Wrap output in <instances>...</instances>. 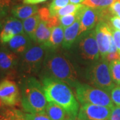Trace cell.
Listing matches in <instances>:
<instances>
[{
    "label": "cell",
    "mask_w": 120,
    "mask_h": 120,
    "mask_svg": "<svg viewBox=\"0 0 120 120\" xmlns=\"http://www.w3.org/2000/svg\"><path fill=\"white\" fill-rule=\"evenodd\" d=\"M40 79L47 101L54 102L63 107L69 117H77L79 106L69 86L47 75H41Z\"/></svg>",
    "instance_id": "obj_1"
},
{
    "label": "cell",
    "mask_w": 120,
    "mask_h": 120,
    "mask_svg": "<svg viewBox=\"0 0 120 120\" xmlns=\"http://www.w3.org/2000/svg\"><path fill=\"white\" fill-rule=\"evenodd\" d=\"M46 53L41 75L55 77L68 86L75 87L79 83L78 76L72 64L65 57L60 53Z\"/></svg>",
    "instance_id": "obj_2"
},
{
    "label": "cell",
    "mask_w": 120,
    "mask_h": 120,
    "mask_svg": "<svg viewBox=\"0 0 120 120\" xmlns=\"http://www.w3.org/2000/svg\"><path fill=\"white\" fill-rule=\"evenodd\" d=\"M21 104L29 113L45 112L47 100L41 82L34 76L23 77L20 82Z\"/></svg>",
    "instance_id": "obj_3"
},
{
    "label": "cell",
    "mask_w": 120,
    "mask_h": 120,
    "mask_svg": "<svg viewBox=\"0 0 120 120\" xmlns=\"http://www.w3.org/2000/svg\"><path fill=\"white\" fill-rule=\"evenodd\" d=\"M47 49L43 45H32L21 55L19 64V72L23 77L38 74L43 65Z\"/></svg>",
    "instance_id": "obj_4"
},
{
    "label": "cell",
    "mask_w": 120,
    "mask_h": 120,
    "mask_svg": "<svg viewBox=\"0 0 120 120\" xmlns=\"http://www.w3.org/2000/svg\"><path fill=\"white\" fill-rule=\"evenodd\" d=\"M75 88L76 98L82 105L94 104L112 108L114 106L109 93L104 90L80 83Z\"/></svg>",
    "instance_id": "obj_5"
},
{
    "label": "cell",
    "mask_w": 120,
    "mask_h": 120,
    "mask_svg": "<svg viewBox=\"0 0 120 120\" xmlns=\"http://www.w3.org/2000/svg\"><path fill=\"white\" fill-rule=\"evenodd\" d=\"M87 77L91 85L110 93L116 86L110 73L109 65L106 59L95 62L88 71Z\"/></svg>",
    "instance_id": "obj_6"
},
{
    "label": "cell",
    "mask_w": 120,
    "mask_h": 120,
    "mask_svg": "<svg viewBox=\"0 0 120 120\" xmlns=\"http://www.w3.org/2000/svg\"><path fill=\"white\" fill-rule=\"evenodd\" d=\"M19 57L8 47H0V69L7 79H13L19 72Z\"/></svg>",
    "instance_id": "obj_7"
},
{
    "label": "cell",
    "mask_w": 120,
    "mask_h": 120,
    "mask_svg": "<svg viewBox=\"0 0 120 120\" xmlns=\"http://www.w3.org/2000/svg\"><path fill=\"white\" fill-rule=\"evenodd\" d=\"M0 100L7 107L19 105L21 95L18 86L14 81L6 78L0 82Z\"/></svg>",
    "instance_id": "obj_8"
},
{
    "label": "cell",
    "mask_w": 120,
    "mask_h": 120,
    "mask_svg": "<svg viewBox=\"0 0 120 120\" xmlns=\"http://www.w3.org/2000/svg\"><path fill=\"white\" fill-rule=\"evenodd\" d=\"M94 30L100 56L101 58L105 59L112 42L114 41L111 31L110 23L109 22H99Z\"/></svg>",
    "instance_id": "obj_9"
},
{
    "label": "cell",
    "mask_w": 120,
    "mask_h": 120,
    "mask_svg": "<svg viewBox=\"0 0 120 120\" xmlns=\"http://www.w3.org/2000/svg\"><path fill=\"white\" fill-rule=\"evenodd\" d=\"M23 22L15 17H8L0 22V43H8L16 35L23 34Z\"/></svg>",
    "instance_id": "obj_10"
},
{
    "label": "cell",
    "mask_w": 120,
    "mask_h": 120,
    "mask_svg": "<svg viewBox=\"0 0 120 120\" xmlns=\"http://www.w3.org/2000/svg\"><path fill=\"white\" fill-rule=\"evenodd\" d=\"M77 13L78 17L80 19L79 35H81L84 32L92 30L99 22V9L90 8L82 4Z\"/></svg>",
    "instance_id": "obj_11"
},
{
    "label": "cell",
    "mask_w": 120,
    "mask_h": 120,
    "mask_svg": "<svg viewBox=\"0 0 120 120\" xmlns=\"http://www.w3.org/2000/svg\"><path fill=\"white\" fill-rule=\"evenodd\" d=\"M79 48L82 57L90 61H98L99 59V50L97 43L95 30L89 31L80 39Z\"/></svg>",
    "instance_id": "obj_12"
},
{
    "label": "cell",
    "mask_w": 120,
    "mask_h": 120,
    "mask_svg": "<svg viewBox=\"0 0 120 120\" xmlns=\"http://www.w3.org/2000/svg\"><path fill=\"white\" fill-rule=\"evenodd\" d=\"M112 107L94 105H82L77 117L82 120H109Z\"/></svg>",
    "instance_id": "obj_13"
},
{
    "label": "cell",
    "mask_w": 120,
    "mask_h": 120,
    "mask_svg": "<svg viewBox=\"0 0 120 120\" xmlns=\"http://www.w3.org/2000/svg\"><path fill=\"white\" fill-rule=\"evenodd\" d=\"M32 39L25 33L16 35L8 44V47L16 54L22 55L32 46Z\"/></svg>",
    "instance_id": "obj_14"
},
{
    "label": "cell",
    "mask_w": 120,
    "mask_h": 120,
    "mask_svg": "<svg viewBox=\"0 0 120 120\" xmlns=\"http://www.w3.org/2000/svg\"><path fill=\"white\" fill-rule=\"evenodd\" d=\"M80 28V19L77 15V19L72 25L65 29L64 39L62 46L64 49H70L79 36V31Z\"/></svg>",
    "instance_id": "obj_15"
},
{
    "label": "cell",
    "mask_w": 120,
    "mask_h": 120,
    "mask_svg": "<svg viewBox=\"0 0 120 120\" xmlns=\"http://www.w3.org/2000/svg\"><path fill=\"white\" fill-rule=\"evenodd\" d=\"M38 7L35 5L23 4L14 5L11 9V13L13 17L20 20H24L27 18L34 15L38 12Z\"/></svg>",
    "instance_id": "obj_16"
},
{
    "label": "cell",
    "mask_w": 120,
    "mask_h": 120,
    "mask_svg": "<svg viewBox=\"0 0 120 120\" xmlns=\"http://www.w3.org/2000/svg\"><path fill=\"white\" fill-rule=\"evenodd\" d=\"M52 30V29L47 26L46 22L40 19V22L35 30L33 41L35 43L41 44L45 46L49 40Z\"/></svg>",
    "instance_id": "obj_17"
},
{
    "label": "cell",
    "mask_w": 120,
    "mask_h": 120,
    "mask_svg": "<svg viewBox=\"0 0 120 120\" xmlns=\"http://www.w3.org/2000/svg\"><path fill=\"white\" fill-rule=\"evenodd\" d=\"M64 39V28L61 26H56L52 30V34L48 43L45 45L48 50L54 51L63 43Z\"/></svg>",
    "instance_id": "obj_18"
},
{
    "label": "cell",
    "mask_w": 120,
    "mask_h": 120,
    "mask_svg": "<svg viewBox=\"0 0 120 120\" xmlns=\"http://www.w3.org/2000/svg\"><path fill=\"white\" fill-rule=\"evenodd\" d=\"M45 113L52 120H66L69 117L63 107L52 101L47 103Z\"/></svg>",
    "instance_id": "obj_19"
},
{
    "label": "cell",
    "mask_w": 120,
    "mask_h": 120,
    "mask_svg": "<svg viewBox=\"0 0 120 120\" xmlns=\"http://www.w3.org/2000/svg\"><path fill=\"white\" fill-rule=\"evenodd\" d=\"M39 22H40V17H39L38 13L35 14L34 15L31 17L23 20V26L24 33L27 35L30 38L32 39V41L34 40L35 32Z\"/></svg>",
    "instance_id": "obj_20"
},
{
    "label": "cell",
    "mask_w": 120,
    "mask_h": 120,
    "mask_svg": "<svg viewBox=\"0 0 120 120\" xmlns=\"http://www.w3.org/2000/svg\"><path fill=\"white\" fill-rule=\"evenodd\" d=\"M0 120H26L24 113L15 108H5L0 113Z\"/></svg>",
    "instance_id": "obj_21"
},
{
    "label": "cell",
    "mask_w": 120,
    "mask_h": 120,
    "mask_svg": "<svg viewBox=\"0 0 120 120\" xmlns=\"http://www.w3.org/2000/svg\"><path fill=\"white\" fill-rule=\"evenodd\" d=\"M116 0H85L82 4L90 8L96 9H104L109 8Z\"/></svg>",
    "instance_id": "obj_22"
},
{
    "label": "cell",
    "mask_w": 120,
    "mask_h": 120,
    "mask_svg": "<svg viewBox=\"0 0 120 120\" xmlns=\"http://www.w3.org/2000/svg\"><path fill=\"white\" fill-rule=\"evenodd\" d=\"M109 69L113 82L120 86V60L111 61L109 63Z\"/></svg>",
    "instance_id": "obj_23"
},
{
    "label": "cell",
    "mask_w": 120,
    "mask_h": 120,
    "mask_svg": "<svg viewBox=\"0 0 120 120\" xmlns=\"http://www.w3.org/2000/svg\"><path fill=\"white\" fill-rule=\"evenodd\" d=\"M82 4H69L65 7L61 8L57 11L56 13V16L61 17L64 16L68 14L76 13L80 9Z\"/></svg>",
    "instance_id": "obj_24"
},
{
    "label": "cell",
    "mask_w": 120,
    "mask_h": 120,
    "mask_svg": "<svg viewBox=\"0 0 120 120\" xmlns=\"http://www.w3.org/2000/svg\"><path fill=\"white\" fill-rule=\"evenodd\" d=\"M69 0H53L49 6L51 16H56L57 11L69 4Z\"/></svg>",
    "instance_id": "obj_25"
},
{
    "label": "cell",
    "mask_w": 120,
    "mask_h": 120,
    "mask_svg": "<svg viewBox=\"0 0 120 120\" xmlns=\"http://www.w3.org/2000/svg\"><path fill=\"white\" fill-rule=\"evenodd\" d=\"M77 13H72V14H68V15H64V16L59 17L60 26H62L64 29H65V28H67L69 26L72 25L74 23V22L77 19Z\"/></svg>",
    "instance_id": "obj_26"
},
{
    "label": "cell",
    "mask_w": 120,
    "mask_h": 120,
    "mask_svg": "<svg viewBox=\"0 0 120 120\" xmlns=\"http://www.w3.org/2000/svg\"><path fill=\"white\" fill-rule=\"evenodd\" d=\"M24 117L29 120H52L45 112L38 113H24Z\"/></svg>",
    "instance_id": "obj_27"
},
{
    "label": "cell",
    "mask_w": 120,
    "mask_h": 120,
    "mask_svg": "<svg viewBox=\"0 0 120 120\" xmlns=\"http://www.w3.org/2000/svg\"><path fill=\"white\" fill-rule=\"evenodd\" d=\"M11 0H0V22L8 13Z\"/></svg>",
    "instance_id": "obj_28"
},
{
    "label": "cell",
    "mask_w": 120,
    "mask_h": 120,
    "mask_svg": "<svg viewBox=\"0 0 120 120\" xmlns=\"http://www.w3.org/2000/svg\"><path fill=\"white\" fill-rule=\"evenodd\" d=\"M112 101L117 105L120 106V86H116L109 93Z\"/></svg>",
    "instance_id": "obj_29"
},
{
    "label": "cell",
    "mask_w": 120,
    "mask_h": 120,
    "mask_svg": "<svg viewBox=\"0 0 120 120\" xmlns=\"http://www.w3.org/2000/svg\"><path fill=\"white\" fill-rule=\"evenodd\" d=\"M111 31H112V36L114 40V42L116 43L117 49L118 52L120 53V30H116L111 26Z\"/></svg>",
    "instance_id": "obj_30"
},
{
    "label": "cell",
    "mask_w": 120,
    "mask_h": 120,
    "mask_svg": "<svg viewBox=\"0 0 120 120\" xmlns=\"http://www.w3.org/2000/svg\"><path fill=\"white\" fill-rule=\"evenodd\" d=\"M109 9L112 11L113 15H116L120 17V2L119 1L116 0L113 2L109 7Z\"/></svg>",
    "instance_id": "obj_31"
},
{
    "label": "cell",
    "mask_w": 120,
    "mask_h": 120,
    "mask_svg": "<svg viewBox=\"0 0 120 120\" xmlns=\"http://www.w3.org/2000/svg\"><path fill=\"white\" fill-rule=\"evenodd\" d=\"M109 120H120V106L116 105L112 107Z\"/></svg>",
    "instance_id": "obj_32"
},
{
    "label": "cell",
    "mask_w": 120,
    "mask_h": 120,
    "mask_svg": "<svg viewBox=\"0 0 120 120\" xmlns=\"http://www.w3.org/2000/svg\"><path fill=\"white\" fill-rule=\"evenodd\" d=\"M109 23L112 27L117 30H120V17L113 15L109 19Z\"/></svg>",
    "instance_id": "obj_33"
},
{
    "label": "cell",
    "mask_w": 120,
    "mask_h": 120,
    "mask_svg": "<svg viewBox=\"0 0 120 120\" xmlns=\"http://www.w3.org/2000/svg\"><path fill=\"white\" fill-rule=\"evenodd\" d=\"M105 59L109 62H111V61H115V60H120V53L119 52L109 53L106 56Z\"/></svg>",
    "instance_id": "obj_34"
},
{
    "label": "cell",
    "mask_w": 120,
    "mask_h": 120,
    "mask_svg": "<svg viewBox=\"0 0 120 120\" xmlns=\"http://www.w3.org/2000/svg\"><path fill=\"white\" fill-rule=\"evenodd\" d=\"M47 0H23V3L24 4L35 5L40 3H43Z\"/></svg>",
    "instance_id": "obj_35"
},
{
    "label": "cell",
    "mask_w": 120,
    "mask_h": 120,
    "mask_svg": "<svg viewBox=\"0 0 120 120\" xmlns=\"http://www.w3.org/2000/svg\"><path fill=\"white\" fill-rule=\"evenodd\" d=\"M84 1L85 0H69L70 3L73 4H82Z\"/></svg>",
    "instance_id": "obj_36"
},
{
    "label": "cell",
    "mask_w": 120,
    "mask_h": 120,
    "mask_svg": "<svg viewBox=\"0 0 120 120\" xmlns=\"http://www.w3.org/2000/svg\"><path fill=\"white\" fill-rule=\"evenodd\" d=\"M4 109H5L4 105V103L1 102V101L0 100V113L2 112Z\"/></svg>",
    "instance_id": "obj_37"
},
{
    "label": "cell",
    "mask_w": 120,
    "mask_h": 120,
    "mask_svg": "<svg viewBox=\"0 0 120 120\" xmlns=\"http://www.w3.org/2000/svg\"><path fill=\"white\" fill-rule=\"evenodd\" d=\"M67 120H80L79 118H78V117H69L67 119Z\"/></svg>",
    "instance_id": "obj_38"
},
{
    "label": "cell",
    "mask_w": 120,
    "mask_h": 120,
    "mask_svg": "<svg viewBox=\"0 0 120 120\" xmlns=\"http://www.w3.org/2000/svg\"><path fill=\"white\" fill-rule=\"evenodd\" d=\"M5 77V75L4 74V73L1 71V69H0V82L1 81V80H3L2 79H3V77Z\"/></svg>",
    "instance_id": "obj_39"
},
{
    "label": "cell",
    "mask_w": 120,
    "mask_h": 120,
    "mask_svg": "<svg viewBox=\"0 0 120 120\" xmlns=\"http://www.w3.org/2000/svg\"><path fill=\"white\" fill-rule=\"evenodd\" d=\"M25 120H27V119H26V118H25Z\"/></svg>",
    "instance_id": "obj_40"
},
{
    "label": "cell",
    "mask_w": 120,
    "mask_h": 120,
    "mask_svg": "<svg viewBox=\"0 0 120 120\" xmlns=\"http://www.w3.org/2000/svg\"><path fill=\"white\" fill-rule=\"evenodd\" d=\"M117 1H120V0H117Z\"/></svg>",
    "instance_id": "obj_41"
},
{
    "label": "cell",
    "mask_w": 120,
    "mask_h": 120,
    "mask_svg": "<svg viewBox=\"0 0 120 120\" xmlns=\"http://www.w3.org/2000/svg\"></svg>",
    "instance_id": "obj_42"
}]
</instances>
